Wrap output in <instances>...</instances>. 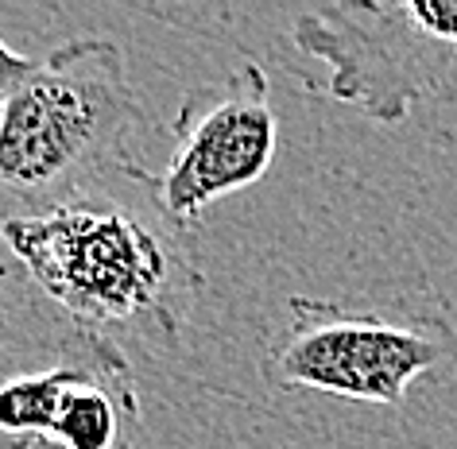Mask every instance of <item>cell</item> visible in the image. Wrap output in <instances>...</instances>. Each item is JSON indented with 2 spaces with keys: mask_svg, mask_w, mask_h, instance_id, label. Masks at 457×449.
Returning <instances> with one entry per match:
<instances>
[{
  "mask_svg": "<svg viewBox=\"0 0 457 449\" xmlns=\"http://www.w3.org/2000/svg\"><path fill=\"white\" fill-rule=\"evenodd\" d=\"M0 225L36 287L82 329L147 353L182 341L205 275L194 233L170 225L140 182L136 194L97 182L47 210L4 213Z\"/></svg>",
  "mask_w": 457,
  "mask_h": 449,
  "instance_id": "1",
  "label": "cell"
},
{
  "mask_svg": "<svg viewBox=\"0 0 457 449\" xmlns=\"http://www.w3.org/2000/svg\"><path fill=\"white\" fill-rule=\"evenodd\" d=\"M144 124V101L117 43H62L0 105V190L20 210L59 205L120 175Z\"/></svg>",
  "mask_w": 457,
  "mask_h": 449,
  "instance_id": "2",
  "label": "cell"
},
{
  "mask_svg": "<svg viewBox=\"0 0 457 449\" xmlns=\"http://www.w3.org/2000/svg\"><path fill=\"white\" fill-rule=\"evenodd\" d=\"M457 361V326L442 310H353L291 295L260 345V376L276 391H322L349 403L403 407L415 379Z\"/></svg>",
  "mask_w": 457,
  "mask_h": 449,
  "instance_id": "3",
  "label": "cell"
},
{
  "mask_svg": "<svg viewBox=\"0 0 457 449\" xmlns=\"http://www.w3.org/2000/svg\"><path fill=\"white\" fill-rule=\"evenodd\" d=\"M132 361L101 333L62 321L0 349V449H136Z\"/></svg>",
  "mask_w": 457,
  "mask_h": 449,
  "instance_id": "4",
  "label": "cell"
},
{
  "mask_svg": "<svg viewBox=\"0 0 457 449\" xmlns=\"http://www.w3.org/2000/svg\"><path fill=\"white\" fill-rule=\"evenodd\" d=\"M291 43L326 62V97L369 121L399 124L442 94L457 66V0H341L303 12Z\"/></svg>",
  "mask_w": 457,
  "mask_h": 449,
  "instance_id": "5",
  "label": "cell"
},
{
  "mask_svg": "<svg viewBox=\"0 0 457 449\" xmlns=\"http://www.w3.org/2000/svg\"><path fill=\"white\" fill-rule=\"evenodd\" d=\"M279 147V117L271 105L268 71L253 59L237 62L225 78L182 97L170 121V152L159 170L132 163L120 170L140 182L155 210L198 233L213 202L256 187L268 175Z\"/></svg>",
  "mask_w": 457,
  "mask_h": 449,
  "instance_id": "6",
  "label": "cell"
},
{
  "mask_svg": "<svg viewBox=\"0 0 457 449\" xmlns=\"http://www.w3.org/2000/svg\"><path fill=\"white\" fill-rule=\"evenodd\" d=\"M62 321L71 318L36 287V279L28 275V268L8 245L4 225H0V349H8V345L24 337H36L43 329H54Z\"/></svg>",
  "mask_w": 457,
  "mask_h": 449,
  "instance_id": "7",
  "label": "cell"
},
{
  "mask_svg": "<svg viewBox=\"0 0 457 449\" xmlns=\"http://www.w3.org/2000/svg\"><path fill=\"white\" fill-rule=\"evenodd\" d=\"M36 66H39V59H28V54L12 51L4 39H0V105H4V101L28 82Z\"/></svg>",
  "mask_w": 457,
  "mask_h": 449,
  "instance_id": "8",
  "label": "cell"
}]
</instances>
